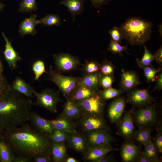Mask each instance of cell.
<instances>
[{
	"instance_id": "34",
	"label": "cell",
	"mask_w": 162,
	"mask_h": 162,
	"mask_svg": "<svg viewBox=\"0 0 162 162\" xmlns=\"http://www.w3.org/2000/svg\"><path fill=\"white\" fill-rule=\"evenodd\" d=\"M40 23L43 24V26H58L61 23V20L60 16L57 15L47 14L43 18L39 20Z\"/></svg>"
},
{
	"instance_id": "14",
	"label": "cell",
	"mask_w": 162,
	"mask_h": 162,
	"mask_svg": "<svg viewBox=\"0 0 162 162\" xmlns=\"http://www.w3.org/2000/svg\"><path fill=\"white\" fill-rule=\"evenodd\" d=\"M118 150V149L112 147L110 143H106L98 146L89 148L83 155L84 160L93 162L105 155L109 152Z\"/></svg>"
},
{
	"instance_id": "7",
	"label": "cell",
	"mask_w": 162,
	"mask_h": 162,
	"mask_svg": "<svg viewBox=\"0 0 162 162\" xmlns=\"http://www.w3.org/2000/svg\"><path fill=\"white\" fill-rule=\"evenodd\" d=\"M133 121L140 128H151L158 119L155 106L151 104L140 108L133 114Z\"/></svg>"
},
{
	"instance_id": "24",
	"label": "cell",
	"mask_w": 162,
	"mask_h": 162,
	"mask_svg": "<svg viewBox=\"0 0 162 162\" xmlns=\"http://www.w3.org/2000/svg\"><path fill=\"white\" fill-rule=\"evenodd\" d=\"M101 74L100 72L85 74L80 78L78 85H82L98 91V88L100 85Z\"/></svg>"
},
{
	"instance_id": "41",
	"label": "cell",
	"mask_w": 162,
	"mask_h": 162,
	"mask_svg": "<svg viewBox=\"0 0 162 162\" xmlns=\"http://www.w3.org/2000/svg\"><path fill=\"white\" fill-rule=\"evenodd\" d=\"M115 80L113 75H101L100 85L104 89L111 87Z\"/></svg>"
},
{
	"instance_id": "4",
	"label": "cell",
	"mask_w": 162,
	"mask_h": 162,
	"mask_svg": "<svg viewBox=\"0 0 162 162\" xmlns=\"http://www.w3.org/2000/svg\"><path fill=\"white\" fill-rule=\"evenodd\" d=\"M48 74L49 76L46 80L54 83L64 96L68 99L78 86L80 78L63 75L55 71L51 65L50 67Z\"/></svg>"
},
{
	"instance_id": "36",
	"label": "cell",
	"mask_w": 162,
	"mask_h": 162,
	"mask_svg": "<svg viewBox=\"0 0 162 162\" xmlns=\"http://www.w3.org/2000/svg\"><path fill=\"white\" fill-rule=\"evenodd\" d=\"M142 69L143 70L144 75L148 82H152L155 81L156 76L161 70L160 68L155 69L151 65L145 67Z\"/></svg>"
},
{
	"instance_id": "46",
	"label": "cell",
	"mask_w": 162,
	"mask_h": 162,
	"mask_svg": "<svg viewBox=\"0 0 162 162\" xmlns=\"http://www.w3.org/2000/svg\"><path fill=\"white\" fill-rule=\"evenodd\" d=\"M32 160L33 158L31 157L23 154H18L15 156L13 162H30Z\"/></svg>"
},
{
	"instance_id": "45",
	"label": "cell",
	"mask_w": 162,
	"mask_h": 162,
	"mask_svg": "<svg viewBox=\"0 0 162 162\" xmlns=\"http://www.w3.org/2000/svg\"><path fill=\"white\" fill-rule=\"evenodd\" d=\"M33 160L35 162H50L52 161V158L51 155H43L34 158Z\"/></svg>"
},
{
	"instance_id": "9",
	"label": "cell",
	"mask_w": 162,
	"mask_h": 162,
	"mask_svg": "<svg viewBox=\"0 0 162 162\" xmlns=\"http://www.w3.org/2000/svg\"><path fill=\"white\" fill-rule=\"evenodd\" d=\"M55 69L58 73L71 71L76 68L80 64L78 59L67 53L55 54L53 56Z\"/></svg>"
},
{
	"instance_id": "49",
	"label": "cell",
	"mask_w": 162,
	"mask_h": 162,
	"mask_svg": "<svg viewBox=\"0 0 162 162\" xmlns=\"http://www.w3.org/2000/svg\"><path fill=\"white\" fill-rule=\"evenodd\" d=\"M115 161L114 159L111 157L106 154L94 160V162H111Z\"/></svg>"
},
{
	"instance_id": "21",
	"label": "cell",
	"mask_w": 162,
	"mask_h": 162,
	"mask_svg": "<svg viewBox=\"0 0 162 162\" xmlns=\"http://www.w3.org/2000/svg\"><path fill=\"white\" fill-rule=\"evenodd\" d=\"M40 24L39 20L36 19V14H32L28 18H26L20 23L19 32L21 36L27 34L33 35L37 33L36 26Z\"/></svg>"
},
{
	"instance_id": "27",
	"label": "cell",
	"mask_w": 162,
	"mask_h": 162,
	"mask_svg": "<svg viewBox=\"0 0 162 162\" xmlns=\"http://www.w3.org/2000/svg\"><path fill=\"white\" fill-rule=\"evenodd\" d=\"M51 155L52 161L53 162H65L67 158V154L66 148L64 142H52Z\"/></svg>"
},
{
	"instance_id": "43",
	"label": "cell",
	"mask_w": 162,
	"mask_h": 162,
	"mask_svg": "<svg viewBox=\"0 0 162 162\" xmlns=\"http://www.w3.org/2000/svg\"><path fill=\"white\" fill-rule=\"evenodd\" d=\"M153 142L158 151L161 153L162 152V133L161 130H158V134L153 138Z\"/></svg>"
},
{
	"instance_id": "16",
	"label": "cell",
	"mask_w": 162,
	"mask_h": 162,
	"mask_svg": "<svg viewBox=\"0 0 162 162\" xmlns=\"http://www.w3.org/2000/svg\"><path fill=\"white\" fill-rule=\"evenodd\" d=\"M125 104V100L122 97L116 98L110 103L108 109V116L111 122L116 123L120 118Z\"/></svg>"
},
{
	"instance_id": "10",
	"label": "cell",
	"mask_w": 162,
	"mask_h": 162,
	"mask_svg": "<svg viewBox=\"0 0 162 162\" xmlns=\"http://www.w3.org/2000/svg\"><path fill=\"white\" fill-rule=\"evenodd\" d=\"M134 109L126 112L122 117L116 122L117 126V135L122 136L128 140L133 137L134 127L133 119Z\"/></svg>"
},
{
	"instance_id": "2",
	"label": "cell",
	"mask_w": 162,
	"mask_h": 162,
	"mask_svg": "<svg viewBox=\"0 0 162 162\" xmlns=\"http://www.w3.org/2000/svg\"><path fill=\"white\" fill-rule=\"evenodd\" d=\"M33 105L30 98L10 85L0 94V124L5 130H9L27 122Z\"/></svg>"
},
{
	"instance_id": "15",
	"label": "cell",
	"mask_w": 162,
	"mask_h": 162,
	"mask_svg": "<svg viewBox=\"0 0 162 162\" xmlns=\"http://www.w3.org/2000/svg\"><path fill=\"white\" fill-rule=\"evenodd\" d=\"M68 146L83 155L89 147L84 134L78 132L69 134L67 140Z\"/></svg>"
},
{
	"instance_id": "37",
	"label": "cell",
	"mask_w": 162,
	"mask_h": 162,
	"mask_svg": "<svg viewBox=\"0 0 162 162\" xmlns=\"http://www.w3.org/2000/svg\"><path fill=\"white\" fill-rule=\"evenodd\" d=\"M32 69L34 75V80L39 81V78L44 73H47L43 62L40 60L36 61L33 64Z\"/></svg>"
},
{
	"instance_id": "52",
	"label": "cell",
	"mask_w": 162,
	"mask_h": 162,
	"mask_svg": "<svg viewBox=\"0 0 162 162\" xmlns=\"http://www.w3.org/2000/svg\"><path fill=\"white\" fill-rule=\"evenodd\" d=\"M4 130L3 127L0 124V138L3 137Z\"/></svg>"
},
{
	"instance_id": "54",
	"label": "cell",
	"mask_w": 162,
	"mask_h": 162,
	"mask_svg": "<svg viewBox=\"0 0 162 162\" xmlns=\"http://www.w3.org/2000/svg\"><path fill=\"white\" fill-rule=\"evenodd\" d=\"M4 6L5 5L3 3L0 2V12L3 10Z\"/></svg>"
},
{
	"instance_id": "13",
	"label": "cell",
	"mask_w": 162,
	"mask_h": 162,
	"mask_svg": "<svg viewBox=\"0 0 162 162\" xmlns=\"http://www.w3.org/2000/svg\"><path fill=\"white\" fill-rule=\"evenodd\" d=\"M29 121L32 127L38 132L48 135L54 129L50 120L46 119L35 112H31Z\"/></svg>"
},
{
	"instance_id": "6",
	"label": "cell",
	"mask_w": 162,
	"mask_h": 162,
	"mask_svg": "<svg viewBox=\"0 0 162 162\" xmlns=\"http://www.w3.org/2000/svg\"><path fill=\"white\" fill-rule=\"evenodd\" d=\"M33 93L36 100L34 104L42 107L52 113L57 112V104L61 100L57 92L46 88L39 93L34 90Z\"/></svg>"
},
{
	"instance_id": "18",
	"label": "cell",
	"mask_w": 162,
	"mask_h": 162,
	"mask_svg": "<svg viewBox=\"0 0 162 162\" xmlns=\"http://www.w3.org/2000/svg\"><path fill=\"white\" fill-rule=\"evenodd\" d=\"M141 153L140 147L132 143H125L121 147V155L123 162L136 161Z\"/></svg>"
},
{
	"instance_id": "12",
	"label": "cell",
	"mask_w": 162,
	"mask_h": 162,
	"mask_svg": "<svg viewBox=\"0 0 162 162\" xmlns=\"http://www.w3.org/2000/svg\"><path fill=\"white\" fill-rule=\"evenodd\" d=\"M80 124L84 132L91 130L108 128L103 116L87 115L82 116Z\"/></svg>"
},
{
	"instance_id": "8",
	"label": "cell",
	"mask_w": 162,
	"mask_h": 162,
	"mask_svg": "<svg viewBox=\"0 0 162 162\" xmlns=\"http://www.w3.org/2000/svg\"><path fill=\"white\" fill-rule=\"evenodd\" d=\"M84 135L89 148L110 143L115 139L112 136L110 129L107 128L85 132Z\"/></svg>"
},
{
	"instance_id": "11",
	"label": "cell",
	"mask_w": 162,
	"mask_h": 162,
	"mask_svg": "<svg viewBox=\"0 0 162 162\" xmlns=\"http://www.w3.org/2000/svg\"><path fill=\"white\" fill-rule=\"evenodd\" d=\"M154 100L146 89L132 90L129 93L127 98L128 103L140 108L152 104Z\"/></svg>"
},
{
	"instance_id": "25",
	"label": "cell",
	"mask_w": 162,
	"mask_h": 162,
	"mask_svg": "<svg viewBox=\"0 0 162 162\" xmlns=\"http://www.w3.org/2000/svg\"><path fill=\"white\" fill-rule=\"evenodd\" d=\"M15 90L30 98L34 97V88L21 78L16 77L11 85Z\"/></svg>"
},
{
	"instance_id": "47",
	"label": "cell",
	"mask_w": 162,
	"mask_h": 162,
	"mask_svg": "<svg viewBox=\"0 0 162 162\" xmlns=\"http://www.w3.org/2000/svg\"><path fill=\"white\" fill-rule=\"evenodd\" d=\"M95 8H100L103 5L108 4L111 0H88Z\"/></svg>"
},
{
	"instance_id": "39",
	"label": "cell",
	"mask_w": 162,
	"mask_h": 162,
	"mask_svg": "<svg viewBox=\"0 0 162 162\" xmlns=\"http://www.w3.org/2000/svg\"><path fill=\"white\" fill-rule=\"evenodd\" d=\"M115 68L111 62L106 60L101 65H100V72L102 75H113Z\"/></svg>"
},
{
	"instance_id": "17",
	"label": "cell",
	"mask_w": 162,
	"mask_h": 162,
	"mask_svg": "<svg viewBox=\"0 0 162 162\" xmlns=\"http://www.w3.org/2000/svg\"><path fill=\"white\" fill-rule=\"evenodd\" d=\"M2 35L4 38L6 44L3 52L5 58L9 68L12 70L17 68V62L22 59L19 54L14 49L11 42L2 32Z\"/></svg>"
},
{
	"instance_id": "32",
	"label": "cell",
	"mask_w": 162,
	"mask_h": 162,
	"mask_svg": "<svg viewBox=\"0 0 162 162\" xmlns=\"http://www.w3.org/2000/svg\"><path fill=\"white\" fill-rule=\"evenodd\" d=\"M38 8L36 0H21L18 11L21 13H32Z\"/></svg>"
},
{
	"instance_id": "3",
	"label": "cell",
	"mask_w": 162,
	"mask_h": 162,
	"mask_svg": "<svg viewBox=\"0 0 162 162\" xmlns=\"http://www.w3.org/2000/svg\"><path fill=\"white\" fill-rule=\"evenodd\" d=\"M152 24L140 18L128 19L119 28L123 38L131 45H144L151 37Z\"/></svg>"
},
{
	"instance_id": "30",
	"label": "cell",
	"mask_w": 162,
	"mask_h": 162,
	"mask_svg": "<svg viewBox=\"0 0 162 162\" xmlns=\"http://www.w3.org/2000/svg\"><path fill=\"white\" fill-rule=\"evenodd\" d=\"M144 146V150L142 152L143 154L151 160L152 162H159V160L158 156V151L151 140Z\"/></svg>"
},
{
	"instance_id": "28",
	"label": "cell",
	"mask_w": 162,
	"mask_h": 162,
	"mask_svg": "<svg viewBox=\"0 0 162 162\" xmlns=\"http://www.w3.org/2000/svg\"><path fill=\"white\" fill-rule=\"evenodd\" d=\"M9 144L3 138H0V162H13L15 156Z\"/></svg>"
},
{
	"instance_id": "5",
	"label": "cell",
	"mask_w": 162,
	"mask_h": 162,
	"mask_svg": "<svg viewBox=\"0 0 162 162\" xmlns=\"http://www.w3.org/2000/svg\"><path fill=\"white\" fill-rule=\"evenodd\" d=\"M75 102L80 107L82 116L87 115L103 116L104 114L105 100L99 91L90 97Z\"/></svg>"
},
{
	"instance_id": "42",
	"label": "cell",
	"mask_w": 162,
	"mask_h": 162,
	"mask_svg": "<svg viewBox=\"0 0 162 162\" xmlns=\"http://www.w3.org/2000/svg\"><path fill=\"white\" fill-rule=\"evenodd\" d=\"M112 40L121 43L123 37L119 28L115 26L110 30L109 32Z\"/></svg>"
},
{
	"instance_id": "20",
	"label": "cell",
	"mask_w": 162,
	"mask_h": 162,
	"mask_svg": "<svg viewBox=\"0 0 162 162\" xmlns=\"http://www.w3.org/2000/svg\"><path fill=\"white\" fill-rule=\"evenodd\" d=\"M54 128L69 134L77 132L76 124L73 120L68 119L61 115L56 119L50 120Z\"/></svg>"
},
{
	"instance_id": "29",
	"label": "cell",
	"mask_w": 162,
	"mask_h": 162,
	"mask_svg": "<svg viewBox=\"0 0 162 162\" xmlns=\"http://www.w3.org/2000/svg\"><path fill=\"white\" fill-rule=\"evenodd\" d=\"M152 129L150 128H141L134 132L133 137L135 140L145 146L151 140Z\"/></svg>"
},
{
	"instance_id": "26",
	"label": "cell",
	"mask_w": 162,
	"mask_h": 162,
	"mask_svg": "<svg viewBox=\"0 0 162 162\" xmlns=\"http://www.w3.org/2000/svg\"><path fill=\"white\" fill-rule=\"evenodd\" d=\"M99 91L82 85H78L75 88L69 100L76 102L90 97Z\"/></svg>"
},
{
	"instance_id": "31",
	"label": "cell",
	"mask_w": 162,
	"mask_h": 162,
	"mask_svg": "<svg viewBox=\"0 0 162 162\" xmlns=\"http://www.w3.org/2000/svg\"><path fill=\"white\" fill-rule=\"evenodd\" d=\"M144 53L141 60L136 59V62L141 68L151 65L152 62L154 60V55L148 49L144 44Z\"/></svg>"
},
{
	"instance_id": "38",
	"label": "cell",
	"mask_w": 162,
	"mask_h": 162,
	"mask_svg": "<svg viewBox=\"0 0 162 162\" xmlns=\"http://www.w3.org/2000/svg\"><path fill=\"white\" fill-rule=\"evenodd\" d=\"M108 50L113 53L121 55L127 50V48L125 46H121L118 42L111 40L109 44Z\"/></svg>"
},
{
	"instance_id": "53",
	"label": "cell",
	"mask_w": 162,
	"mask_h": 162,
	"mask_svg": "<svg viewBox=\"0 0 162 162\" xmlns=\"http://www.w3.org/2000/svg\"><path fill=\"white\" fill-rule=\"evenodd\" d=\"M3 70V66L1 60L0 58V75L2 74Z\"/></svg>"
},
{
	"instance_id": "44",
	"label": "cell",
	"mask_w": 162,
	"mask_h": 162,
	"mask_svg": "<svg viewBox=\"0 0 162 162\" xmlns=\"http://www.w3.org/2000/svg\"><path fill=\"white\" fill-rule=\"evenodd\" d=\"M5 77L2 74L0 75V94L2 93L9 86Z\"/></svg>"
},
{
	"instance_id": "33",
	"label": "cell",
	"mask_w": 162,
	"mask_h": 162,
	"mask_svg": "<svg viewBox=\"0 0 162 162\" xmlns=\"http://www.w3.org/2000/svg\"><path fill=\"white\" fill-rule=\"evenodd\" d=\"M69 134V133L54 128L48 136L52 142H64L67 141Z\"/></svg>"
},
{
	"instance_id": "22",
	"label": "cell",
	"mask_w": 162,
	"mask_h": 162,
	"mask_svg": "<svg viewBox=\"0 0 162 162\" xmlns=\"http://www.w3.org/2000/svg\"><path fill=\"white\" fill-rule=\"evenodd\" d=\"M60 115L73 121L78 119L82 116L80 109L78 104L68 99H67L63 111Z\"/></svg>"
},
{
	"instance_id": "40",
	"label": "cell",
	"mask_w": 162,
	"mask_h": 162,
	"mask_svg": "<svg viewBox=\"0 0 162 162\" xmlns=\"http://www.w3.org/2000/svg\"><path fill=\"white\" fill-rule=\"evenodd\" d=\"M100 65L94 61L87 62L85 64L83 69L85 74L92 73L99 71Z\"/></svg>"
},
{
	"instance_id": "48",
	"label": "cell",
	"mask_w": 162,
	"mask_h": 162,
	"mask_svg": "<svg viewBox=\"0 0 162 162\" xmlns=\"http://www.w3.org/2000/svg\"><path fill=\"white\" fill-rule=\"evenodd\" d=\"M154 60L158 64H161L162 62V48L160 47L154 53Z\"/></svg>"
},
{
	"instance_id": "19",
	"label": "cell",
	"mask_w": 162,
	"mask_h": 162,
	"mask_svg": "<svg viewBox=\"0 0 162 162\" xmlns=\"http://www.w3.org/2000/svg\"><path fill=\"white\" fill-rule=\"evenodd\" d=\"M122 72L120 86L123 92L132 89L140 83L138 76L134 72L123 69Z\"/></svg>"
},
{
	"instance_id": "50",
	"label": "cell",
	"mask_w": 162,
	"mask_h": 162,
	"mask_svg": "<svg viewBox=\"0 0 162 162\" xmlns=\"http://www.w3.org/2000/svg\"><path fill=\"white\" fill-rule=\"evenodd\" d=\"M156 84L154 90H161L162 89V74H160L155 80Z\"/></svg>"
},
{
	"instance_id": "51",
	"label": "cell",
	"mask_w": 162,
	"mask_h": 162,
	"mask_svg": "<svg viewBox=\"0 0 162 162\" xmlns=\"http://www.w3.org/2000/svg\"><path fill=\"white\" fill-rule=\"evenodd\" d=\"M65 162H77L78 161L74 158L68 157L66 159Z\"/></svg>"
},
{
	"instance_id": "35",
	"label": "cell",
	"mask_w": 162,
	"mask_h": 162,
	"mask_svg": "<svg viewBox=\"0 0 162 162\" xmlns=\"http://www.w3.org/2000/svg\"><path fill=\"white\" fill-rule=\"evenodd\" d=\"M99 92L102 98L105 100L116 98L124 92L121 89H116L111 87Z\"/></svg>"
},
{
	"instance_id": "23",
	"label": "cell",
	"mask_w": 162,
	"mask_h": 162,
	"mask_svg": "<svg viewBox=\"0 0 162 162\" xmlns=\"http://www.w3.org/2000/svg\"><path fill=\"white\" fill-rule=\"evenodd\" d=\"M85 0H63L60 4L65 6L71 14L74 21L76 16L82 14L84 8Z\"/></svg>"
},
{
	"instance_id": "1",
	"label": "cell",
	"mask_w": 162,
	"mask_h": 162,
	"mask_svg": "<svg viewBox=\"0 0 162 162\" xmlns=\"http://www.w3.org/2000/svg\"><path fill=\"white\" fill-rule=\"evenodd\" d=\"M3 138L14 153L33 158L51 155L52 142L48 135L40 133L26 122L12 129L5 130Z\"/></svg>"
}]
</instances>
